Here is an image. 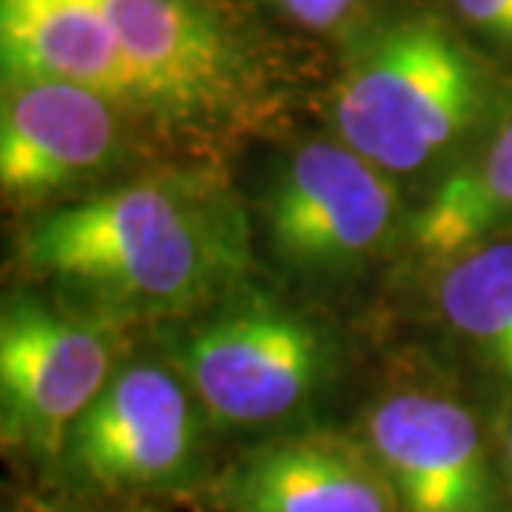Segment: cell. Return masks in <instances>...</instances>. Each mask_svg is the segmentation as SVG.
I'll return each mask as SVG.
<instances>
[{"mask_svg": "<svg viewBox=\"0 0 512 512\" xmlns=\"http://www.w3.org/2000/svg\"><path fill=\"white\" fill-rule=\"evenodd\" d=\"M18 256L72 308L111 325L174 319L245 288L251 231L214 171L168 168L40 214Z\"/></svg>", "mask_w": 512, "mask_h": 512, "instance_id": "1", "label": "cell"}, {"mask_svg": "<svg viewBox=\"0 0 512 512\" xmlns=\"http://www.w3.org/2000/svg\"><path fill=\"white\" fill-rule=\"evenodd\" d=\"M487 77L433 18H407L367 40L333 92L339 140L390 177L439 163L487 114Z\"/></svg>", "mask_w": 512, "mask_h": 512, "instance_id": "2", "label": "cell"}, {"mask_svg": "<svg viewBox=\"0 0 512 512\" xmlns=\"http://www.w3.org/2000/svg\"><path fill=\"white\" fill-rule=\"evenodd\" d=\"M174 370L222 427H265L296 416L328 387V330L265 291L239 288L171 336Z\"/></svg>", "mask_w": 512, "mask_h": 512, "instance_id": "3", "label": "cell"}, {"mask_svg": "<svg viewBox=\"0 0 512 512\" xmlns=\"http://www.w3.org/2000/svg\"><path fill=\"white\" fill-rule=\"evenodd\" d=\"M399 202L390 174L342 140L305 143L265 188V237L276 259L296 274H353L393 239Z\"/></svg>", "mask_w": 512, "mask_h": 512, "instance_id": "4", "label": "cell"}, {"mask_svg": "<svg viewBox=\"0 0 512 512\" xmlns=\"http://www.w3.org/2000/svg\"><path fill=\"white\" fill-rule=\"evenodd\" d=\"M148 120L185 134H217L242 120L251 63L205 0H103Z\"/></svg>", "mask_w": 512, "mask_h": 512, "instance_id": "5", "label": "cell"}, {"mask_svg": "<svg viewBox=\"0 0 512 512\" xmlns=\"http://www.w3.org/2000/svg\"><path fill=\"white\" fill-rule=\"evenodd\" d=\"M117 330L106 319L37 296L0 313L3 441L40 456L63 450L77 419L109 384Z\"/></svg>", "mask_w": 512, "mask_h": 512, "instance_id": "6", "label": "cell"}, {"mask_svg": "<svg viewBox=\"0 0 512 512\" xmlns=\"http://www.w3.org/2000/svg\"><path fill=\"white\" fill-rule=\"evenodd\" d=\"M197 407L177 370L148 362L117 367L69 430L60 456L94 490H171L194 476L200 461Z\"/></svg>", "mask_w": 512, "mask_h": 512, "instance_id": "7", "label": "cell"}, {"mask_svg": "<svg viewBox=\"0 0 512 512\" xmlns=\"http://www.w3.org/2000/svg\"><path fill=\"white\" fill-rule=\"evenodd\" d=\"M126 111L103 94L37 77H3L0 185L43 200L109 171L126 148Z\"/></svg>", "mask_w": 512, "mask_h": 512, "instance_id": "8", "label": "cell"}, {"mask_svg": "<svg viewBox=\"0 0 512 512\" xmlns=\"http://www.w3.org/2000/svg\"><path fill=\"white\" fill-rule=\"evenodd\" d=\"M373 453L402 512H501L473 413L433 393H393L367 416Z\"/></svg>", "mask_w": 512, "mask_h": 512, "instance_id": "9", "label": "cell"}, {"mask_svg": "<svg viewBox=\"0 0 512 512\" xmlns=\"http://www.w3.org/2000/svg\"><path fill=\"white\" fill-rule=\"evenodd\" d=\"M234 512H390L393 495L373 453L308 433L251 450L222 481Z\"/></svg>", "mask_w": 512, "mask_h": 512, "instance_id": "10", "label": "cell"}, {"mask_svg": "<svg viewBox=\"0 0 512 512\" xmlns=\"http://www.w3.org/2000/svg\"><path fill=\"white\" fill-rule=\"evenodd\" d=\"M0 52L3 77L74 83L148 120L103 0H0Z\"/></svg>", "mask_w": 512, "mask_h": 512, "instance_id": "11", "label": "cell"}, {"mask_svg": "<svg viewBox=\"0 0 512 512\" xmlns=\"http://www.w3.org/2000/svg\"><path fill=\"white\" fill-rule=\"evenodd\" d=\"M512 228V111L473 157L458 163L410 220L424 259L450 265Z\"/></svg>", "mask_w": 512, "mask_h": 512, "instance_id": "12", "label": "cell"}, {"mask_svg": "<svg viewBox=\"0 0 512 512\" xmlns=\"http://www.w3.org/2000/svg\"><path fill=\"white\" fill-rule=\"evenodd\" d=\"M436 296L447 325L512 384V239L444 265Z\"/></svg>", "mask_w": 512, "mask_h": 512, "instance_id": "13", "label": "cell"}, {"mask_svg": "<svg viewBox=\"0 0 512 512\" xmlns=\"http://www.w3.org/2000/svg\"><path fill=\"white\" fill-rule=\"evenodd\" d=\"M458 18L495 46L512 49V0H450Z\"/></svg>", "mask_w": 512, "mask_h": 512, "instance_id": "14", "label": "cell"}, {"mask_svg": "<svg viewBox=\"0 0 512 512\" xmlns=\"http://www.w3.org/2000/svg\"><path fill=\"white\" fill-rule=\"evenodd\" d=\"M282 15L308 29H333L348 18L356 0H268Z\"/></svg>", "mask_w": 512, "mask_h": 512, "instance_id": "15", "label": "cell"}, {"mask_svg": "<svg viewBox=\"0 0 512 512\" xmlns=\"http://www.w3.org/2000/svg\"><path fill=\"white\" fill-rule=\"evenodd\" d=\"M504 456H507V467H510L512 476V427L507 430V439H504Z\"/></svg>", "mask_w": 512, "mask_h": 512, "instance_id": "16", "label": "cell"}]
</instances>
